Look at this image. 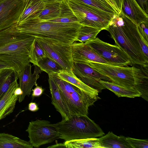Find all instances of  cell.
I'll list each match as a JSON object with an SVG mask.
<instances>
[{
    "label": "cell",
    "mask_w": 148,
    "mask_h": 148,
    "mask_svg": "<svg viewBox=\"0 0 148 148\" xmlns=\"http://www.w3.org/2000/svg\"><path fill=\"white\" fill-rule=\"evenodd\" d=\"M85 42L112 65L125 66L132 64L127 54L116 45L104 42L98 38Z\"/></svg>",
    "instance_id": "30bf717a"
},
{
    "label": "cell",
    "mask_w": 148,
    "mask_h": 148,
    "mask_svg": "<svg viewBox=\"0 0 148 148\" xmlns=\"http://www.w3.org/2000/svg\"><path fill=\"white\" fill-rule=\"evenodd\" d=\"M101 29L86 26H81L78 34L76 42H85L94 39Z\"/></svg>",
    "instance_id": "f1b7e54d"
},
{
    "label": "cell",
    "mask_w": 148,
    "mask_h": 148,
    "mask_svg": "<svg viewBox=\"0 0 148 148\" xmlns=\"http://www.w3.org/2000/svg\"><path fill=\"white\" fill-rule=\"evenodd\" d=\"M35 38L21 33L0 32V60L18 74L30 64L29 51Z\"/></svg>",
    "instance_id": "7a4b0ae2"
},
{
    "label": "cell",
    "mask_w": 148,
    "mask_h": 148,
    "mask_svg": "<svg viewBox=\"0 0 148 148\" xmlns=\"http://www.w3.org/2000/svg\"><path fill=\"white\" fill-rule=\"evenodd\" d=\"M61 135L60 139L65 141L96 138L105 133L87 115H74L67 119L53 124Z\"/></svg>",
    "instance_id": "5b68a950"
},
{
    "label": "cell",
    "mask_w": 148,
    "mask_h": 148,
    "mask_svg": "<svg viewBox=\"0 0 148 148\" xmlns=\"http://www.w3.org/2000/svg\"><path fill=\"white\" fill-rule=\"evenodd\" d=\"M69 108L71 116L88 115V108L98 99L72 84L60 78L57 74L52 75Z\"/></svg>",
    "instance_id": "8992f818"
},
{
    "label": "cell",
    "mask_w": 148,
    "mask_h": 148,
    "mask_svg": "<svg viewBox=\"0 0 148 148\" xmlns=\"http://www.w3.org/2000/svg\"><path fill=\"white\" fill-rule=\"evenodd\" d=\"M14 93L16 95L19 96L22 94L23 91L21 88L18 86L14 90Z\"/></svg>",
    "instance_id": "74e56055"
},
{
    "label": "cell",
    "mask_w": 148,
    "mask_h": 148,
    "mask_svg": "<svg viewBox=\"0 0 148 148\" xmlns=\"http://www.w3.org/2000/svg\"><path fill=\"white\" fill-rule=\"evenodd\" d=\"M99 82L105 88L112 91L118 97L134 98L141 95V94L135 89L127 88L112 82L102 80H100Z\"/></svg>",
    "instance_id": "44dd1931"
},
{
    "label": "cell",
    "mask_w": 148,
    "mask_h": 148,
    "mask_svg": "<svg viewBox=\"0 0 148 148\" xmlns=\"http://www.w3.org/2000/svg\"><path fill=\"white\" fill-rule=\"evenodd\" d=\"M81 26L79 23L53 22L36 17L18 22L1 31L21 33L71 45L76 42Z\"/></svg>",
    "instance_id": "6da1fadb"
},
{
    "label": "cell",
    "mask_w": 148,
    "mask_h": 148,
    "mask_svg": "<svg viewBox=\"0 0 148 148\" xmlns=\"http://www.w3.org/2000/svg\"><path fill=\"white\" fill-rule=\"evenodd\" d=\"M48 148H66L64 145V143H58L54 145L49 146L48 147Z\"/></svg>",
    "instance_id": "8d00e7d4"
},
{
    "label": "cell",
    "mask_w": 148,
    "mask_h": 148,
    "mask_svg": "<svg viewBox=\"0 0 148 148\" xmlns=\"http://www.w3.org/2000/svg\"><path fill=\"white\" fill-rule=\"evenodd\" d=\"M45 2V3H48L56 2V1H62L64 0H43Z\"/></svg>",
    "instance_id": "f35d334b"
},
{
    "label": "cell",
    "mask_w": 148,
    "mask_h": 148,
    "mask_svg": "<svg viewBox=\"0 0 148 148\" xmlns=\"http://www.w3.org/2000/svg\"><path fill=\"white\" fill-rule=\"evenodd\" d=\"M16 79L10 85L8 89L0 100V120L5 118L14 111L19 96L14 93L19 86Z\"/></svg>",
    "instance_id": "2e32d148"
},
{
    "label": "cell",
    "mask_w": 148,
    "mask_h": 148,
    "mask_svg": "<svg viewBox=\"0 0 148 148\" xmlns=\"http://www.w3.org/2000/svg\"><path fill=\"white\" fill-rule=\"evenodd\" d=\"M131 20L121 11L119 15L114 16L106 30L109 32L116 45L127 54L132 64L147 67L148 58L131 33L130 25Z\"/></svg>",
    "instance_id": "3957f363"
},
{
    "label": "cell",
    "mask_w": 148,
    "mask_h": 148,
    "mask_svg": "<svg viewBox=\"0 0 148 148\" xmlns=\"http://www.w3.org/2000/svg\"><path fill=\"white\" fill-rule=\"evenodd\" d=\"M34 66L33 73H32V66L30 64L18 74L19 87L23 91L22 94L19 96L18 100L19 103L22 102L26 96H29L33 86L37 85L36 82L39 77V74L42 71L38 66Z\"/></svg>",
    "instance_id": "5bb4252c"
},
{
    "label": "cell",
    "mask_w": 148,
    "mask_h": 148,
    "mask_svg": "<svg viewBox=\"0 0 148 148\" xmlns=\"http://www.w3.org/2000/svg\"><path fill=\"white\" fill-rule=\"evenodd\" d=\"M140 8L148 14V0H135Z\"/></svg>",
    "instance_id": "836d02e7"
},
{
    "label": "cell",
    "mask_w": 148,
    "mask_h": 148,
    "mask_svg": "<svg viewBox=\"0 0 148 148\" xmlns=\"http://www.w3.org/2000/svg\"><path fill=\"white\" fill-rule=\"evenodd\" d=\"M73 71L82 82L99 92L105 89L99 82L100 80L112 82L109 78L86 63L74 62Z\"/></svg>",
    "instance_id": "7c38bea8"
},
{
    "label": "cell",
    "mask_w": 148,
    "mask_h": 148,
    "mask_svg": "<svg viewBox=\"0 0 148 148\" xmlns=\"http://www.w3.org/2000/svg\"><path fill=\"white\" fill-rule=\"evenodd\" d=\"M47 21L66 23H79L76 17L66 3L65 0L62 2L61 14L60 16Z\"/></svg>",
    "instance_id": "83f0119b"
},
{
    "label": "cell",
    "mask_w": 148,
    "mask_h": 148,
    "mask_svg": "<svg viewBox=\"0 0 148 148\" xmlns=\"http://www.w3.org/2000/svg\"><path fill=\"white\" fill-rule=\"evenodd\" d=\"M26 131L28 134L29 141L35 148L61 138L53 124L48 120L37 119L30 122Z\"/></svg>",
    "instance_id": "9c48e42d"
},
{
    "label": "cell",
    "mask_w": 148,
    "mask_h": 148,
    "mask_svg": "<svg viewBox=\"0 0 148 148\" xmlns=\"http://www.w3.org/2000/svg\"><path fill=\"white\" fill-rule=\"evenodd\" d=\"M148 21L137 25V28L145 43L148 45Z\"/></svg>",
    "instance_id": "1f68e13d"
},
{
    "label": "cell",
    "mask_w": 148,
    "mask_h": 148,
    "mask_svg": "<svg viewBox=\"0 0 148 148\" xmlns=\"http://www.w3.org/2000/svg\"><path fill=\"white\" fill-rule=\"evenodd\" d=\"M47 56L45 51L37 41L34 40L30 49L29 58L30 62L38 66L39 62Z\"/></svg>",
    "instance_id": "f546056e"
},
{
    "label": "cell",
    "mask_w": 148,
    "mask_h": 148,
    "mask_svg": "<svg viewBox=\"0 0 148 148\" xmlns=\"http://www.w3.org/2000/svg\"><path fill=\"white\" fill-rule=\"evenodd\" d=\"M86 63L109 78L112 82L135 89L141 94L142 97L148 96L147 75L140 69L134 66H115L93 62Z\"/></svg>",
    "instance_id": "277c9868"
},
{
    "label": "cell",
    "mask_w": 148,
    "mask_h": 148,
    "mask_svg": "<svg viewBox=\"0 0 148 148\" xmlns=\"http://www.w3.org/2000/svg\"><path fill=\"white\" fill-rule=\"evenodd\" d=\"M29 141L22 140L12 135L0 133V148H33Z\"/></svg>",
    "instance_id": "7402d4cb"
},
{
    "label": "cell",
    "mask_w": 148,
    "mask_h": 148,
    "mask_svg": "<svg viewBox=\"0 0 148 148\" xmlns=\"http://www.w3.org/2000/svg\"><path fill=\"white\" fill-rule=\"evenodd\" d=\"M64 143L67 148H103L99 138H96L66 141Z\"/></svg>",
    "instance_id": "d4e9b609"
},
{
    "label": "cell",
    "mask_w": 148,
    "mask_h": 148,
    "mask_svg": "<svg viewBox=\"0 0 148 148\" xmlns=\"http://www.w3.org/2000/svg\"><path fill=\"white\" fill-rule=\"evenodd\" d=\"M32 97H39L43 93L44 90L41 87L36 85V87L32 90Z\"/></svg>",
    "instance_id": "d6a6232c"
},
{
    "label": "cell",
    "mask_w": 148,
    "mask_h": 148,
    "mask_svg": "<svg viewBox=\"0 0 148 148\" xmlns=\"http://www.w3.org/2000/svg\"><path fill=\"white\" fill-rule=\"evenodd\" d=\"M5 68H13L6 63L0 60V70Z\"/></svg>",
    "instance_id": "d590c367"
},
{
    "label": "cell",
    "mask_w": 148,
    "mask_h": 148,
    "mask_svg": "<svg viewBox=\"0 0 148 148\" xmlns=\"http://www.w3.org/2000/svg\"><path fill=\"white\" fill-rule=\"evenodd\" d=\"M126 137L117 136L112 132L99 138L103 148H132L126 139Z\"/></svg>",
    "instance_id": "ffe728a7"
},
{
    "label": "cell",
    "mask_w": 148,
    "mask_h": 148,
    "mask_svg": "<svg viewBox=\"0 0 148 148\" xmlns=\"http://www.w3.org/2000/svg\"><path fill=\"white\" fill-rule=\"evenodd\" d=\"M25 0H0V31L18 22L24 7Z\"/></svg>",
    "instance_id": "8fae6325"
},
{
    "label": "cell",
    "mask_w": 148,
    "mask_h": 148,
    "mask_svg": "<svg viewBox=\"0 0 148 148\" xmlns=\"http://www.w3.org/2000/svg\"><path fill=\"white\" fill-rule=\"evenodd\" d=\"M36 39L47 56L58 63L64 70L74 73L71 45L48 38L36 37Z\"/></svg>",
    "instance_id": "ba28073f"
},
{
    "label": "cell",
    "mask_w": 148,
    "mask_h": 148,
    "mask_svg": "<svg viewBox=\"0 0 148 148\" xmlns=\"http://www.w3.org/2000/svg\"><path fill=\"white\" fill-rule=\"evenodd\" d=\"M62 1L46 3L45 8L38 17L42 20L49 21L58 17L61 14Z\"/></svg>",
    "instance_id": "484cf974"
},
{
    "label": "cell",
    "mask_w": 148,
    "mask_h": 148,
    "mask_svg": "<svg viewBox=\"0 0 148 148\" xmlns=\"http://www.w3.org/2000/svg\"><path fill=\"white\" fill-rule=\"evenodd\" d=\"M122 11L137 25L148 21V15L135 0H122Z\"/></svg>",
    "instance_id": "e0dca14e"
},
{
    "label": "cell",
    "mask_w": 148,
    "mask_h": 148,
    "mask_svg": "<svg viewBox=\"0 0 148 148\" xmlns=\"http://www.w3.org/2000/svg\"><path fill=\"white\" fill-rule=\"evenodd\" d=\"M18 79V74L12 69L0 70V100L8 91L11 84Z\"/></svg>",
    "instance_id": "603a6c76"
},
{
    "label": "cell",
    "mask_w": 148,
    "mask_h": 148,
    "mask_svg": "<svg viewBox=\"0 0 148 148\" xmlns=\"http://www.w3.org/2000/svg\"><path fill=\"white\" fill-rule=\"evenodd\" d=\"M57 75L60 79L75 86L91 96L95 97H98L99 92L97 90L84 83L74 73H71L63 70Z\"/></svg>",
    "instance_id": "d6986e66"
},
{
    "label": "cell",
    "mask_w": 148,
    "mask_h": 148,
    "mask_svg": "<svg viewBox=\"0 0 148 148\" xmlns=\"http://www.w3.org/2000/svg\"><path fill=\"white\" fill-rule=\"evenodd\" d=\"M28 109L31 111L35 112L39 110V108L36 103L31 102L28 104Z\"/></svg>",
    "instance_id": "e575fe53"
},
{
    "label": "cell",
    "mask_w": 148,
    "mask_h": 148,
    "mask_svg": "<svg viewBox=\"0 0 148 148\" xmlns=\"http://www.w3.org/2000/svg\"><path fill=\"white\" fill-rule=\"evenodd\" d=\"M71 46L74 62L87 63L93 62L111 65L99 56L89 45L85 42H75Z\"/></svg>",
    "instance_id": "4fadbf2b"
},
{
    "label": "cell",
    "mask_w": 148,
    "mask_h": 148,
    "mask_svg": "<svg viewBox=\"0 0 148 148\" xmlns=\"http://www.w3.org/2000/svg\"><path fill=\"white\" fill-rule=\"evenodd\" d=\"M48 75V82L51 96V103L60 114L62 119H67L71 116L68 107L52 75Z\"/></svg>",
    "instance_id": "9a60e30c"
},
{
    "label": "cell",
    "mask_w": 148,
    "mask_h": 148,
    "mask_svg": "<svg viewBox=\"0 0 148 148\" xmlns=\"http://www.w3.org/2000/svg\"><path fill=\"white\" fill-rule=\"evenodd\" d=\"M45 6V3L43 0H25L23 11L17 23L38 17Z\"/></svg>",
    "instance_id": "ac0fdd59"
},
{
    "label": "cell",
    "mask_w": 148,
    "mask_h": 148,
    "mask_svg": "<svg viewBox=\"0 0 148 148\" xmlns=\"http://www.w3.org/2000/svg\"><path fill=\"white\" fill-rule=\"evenodd\" d=\"M82 25L106 30L114 16L79 0H65Z\"/></svg>",
    "instance_id": "52a82bcc"
},
{
    "label": "cell",
    "mask_w": 148,
    "mask_h": 148,
    "mask_svg": "<svg viewBox=\"0 0 148 148\" xmlns=\"http://www.w3.org/2000/svg\"><path fill=\"white\" fill-rule=\"evenodd\" d=\"M112 15H119L118 7L112 0H79Z\"/></svg>",
    "instance_id": "cb8c5ba5"
},
{
    "label": "cell",
    "mask_w": 148,
    "mask_h": 148,
    "mask_svg": "<svg viewBox=\"0 0 148 148\" xmlns=\"http://www.w3.org/2000/svg\"><path fill=\"white\" fill-rule=\"evenodd\" d=\"M38 66L48 75L57 74L63 70L58 63L47 55L39 62Z\"/></svg>",
    "instance_id": "4316f807"
},
{
    "label": "cell",
    "mask_w": 148,
    "mask_h": 148,
    "mask_svg": "<svg viewBox=\"0 0 148 148\" xmlns=\"http://www.w3.org/2000/svg\"><path fill=\"white\" fill-rule=\"evenodd\" d=\"M126 139L132 148H148V140L147 139H139L129 137Z\"/></svg>",
    "instance_id": "4dcf8cb0"
}]
</instances>
